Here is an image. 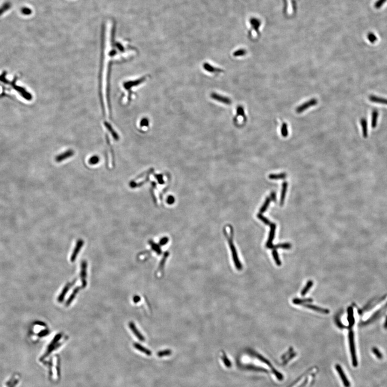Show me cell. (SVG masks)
Returning a JSON list of instances; mask_svg holds the SVG:
<instances>
[{
    "instance_id": "obj_1",
    "label": "cell",
    "mask_w": 387,
    "mask_h": 387,
    "mask_svg": "<svg viewBox=\"0 0 387 387\" xmlns=\"http://www.w3.org/2000/svg\"><path fill=\"white\" fill-rule=\"evenodd\" d=\"M233 123L236 126H241L246 122V116L245 109L243 106L238 105L235 109V114L233 117Z\"/></svg>"
},
{
    "instance_id": "obj_2",
    "label": "cell",
    "mask_w": 387,
    "mask_h": 387,
    "mask_svg": "<svg viewBox=\"0 0 387 387\" xmlns=\"http://www.w3.org/2000/svg\"><path fill=\"white\" fill-rule=\"evenodd\" d=\"M202 68L207 74L211 76H217L224 73V71L222 68L208 62H205L203 64Z\"/></svg>"
},
{
    "instance_id": "obj_3",
    "label": "cell",
    "mask_w": 387,
    "mask_h": 387,
    "mask_svg": "<svg viewBox=\"0 0 387 387\" xmlns=\"http://www.w3.org/2000/svg\"><path fill=\"white\" fill-rule=\"evenodd\" d=\"M210 98L213 101L221 105H230L232 103V100L230 97L216 92H212L210 94Z\"/></svg>"
},
{
    "instance_id": "obj_4",
    "label": "cell",
    "mask_w": 387,
    "mask_h": 387,
    "mask_svg": "<svg viewBox=\"0 0 387 387\" xmlns=\"http://www.w3.org/2000/svg\"><path fill=\"white\" fill-rule=\"evenodd\" d=\"M349 342H350V354H351L352 360V364L353 366L356 367L358 366V360L356 355L355 344H354V334L352 331H350L349 333Z\"/></svg>"
},
{
    "instance_id": "obj_5",
    "label": "cell",
    "mask_w": 387,
    "mask_h": 387,
    "mask_svg": "<svg viewBox=\"0 0 387 387\" xmlns=\"http://www.w3.org/2000/svg\"><path fill=\"white\" fill-rule=\"evenodd\" d=\"M228 242L230 245V247L231 251L232 252V255L233 260L235 264L236 268L238 270H241L242 269V265L241 264V262L238 259V254L237 252L235 250V247L234 246V244L233 243L232 241L231 238H228Z\"/></svg>"
},
{
    "instance_id": "obj_6",
    "label": "cell",
    "mask_w": 387,
    "mask_h": 387,
    "mask_svg": "<svg viewBox=\"0 0 387 387\" xmlns=\"http://www.w3.org/2000/svg\"><path fill=\"white\" fill-rule=\"evenodd\" d=\"M317 103H318L317 99H310L309 101H306V102H304L303 104L300 105H299L298 107L296 108L295 110L297 114L302 113L305 110L308 109L309 108L311 107H313V106H315V105H317Z\"/></svg>"
},
{
    "instance_id": "obj_7",
    "label": "cell",
    "mask_w": 387,
    "mask_h": 387,
    "mask_svg": "<svg viewBox=\"0 0 387 387\" xmlns=\"http://www.w3.org/2000/svg\"><path fill=\"white\" fill-rule=\"evenodd\" d=\"M87 262L83 261L81 263V273H80L81 282H82V285L83 288H85L87 286Z\"/></svg>"
},
{
    "instance_id": "obj_8",
    "label": "cell",
    "mask_w": 387,
    "mask_h": 387,
    "mask_svg": "<svg viewBox=\"0 0 387 387\" xmlns=\"http://www.w3.org/2000/svg\"><path fill=\"white\" fill-rule=\"evenodd\" d=\"M335 368L337 371L339 375H340L341 379L342 380L343 382V384L345 386V387H350V382L348 381L347 377L345 375V373L343 371V369L339 365H335Z\"/></svg>"
},
{
    "instance_id": "obj_9",
    "label": "cell",
    "mask_w": 387,
    "mask_h": 387,
    "mask_svg": "<svg viewBox=\"0 0 387 387\" xmlns=\"http://www.w3.org/2000/svg\"><path fill=\"white\" fill-rule=\"evenodd\" d=\"M270 234H269V237L268 239L267 244H266V247L270 249H272L273 246V241L274 238L275 233L276 230V224L275 223H272L270 225Z\"/></svg>"
},
{
    "instance_id": "obj_10",
    "label": "cell",
    "mask_w": 387,
    "mask_h": 387,
    "mask_svg": "<svg viewBox=\"0 0 387 387\" xmlns=\"http://www.w3.org/2000/svg\"><path fill=\"white\" fill-rule=\"evenodd\" d=\"M84 241L81 239H79L77 243H76V246L74 248L73 252L72 253V254L71 256V261L72 262H74L76 259V257L78 255L79 252L80 251V250L82 247L84 245Z\"/></svg>"
},
{
    "instance_id": "obj_11",
    "label": "cell",
    "mask_w": 387,
    "mask_h": 387,
    "mask_svg": "<svg viewBox=\"0 0 387 387\" xmlns=\"http://www.w3.org/2000/svg\"><path fill=\"white\" fill-rule=\"evenodd\" d=\"M129 327L131 329V331L134 333V335H136V337L138 338L139 340L144 341V340H145V338L143 337V335H141V333L139 332L138 329H137V328L136 325L134 324V323L133 322H130L129 324Z\"/></svg>"
},
{
    "instance_id": "obj_12",
    "label": "cell",
    "mask_w": 387,
    "mask_h": 387,
    "mask_svg": "<svg viewBox=\"0 0 387 387\" xmlns=\"http://www.w3.org/2000/svg\"><path fill=\"white\" fill-rule=\"evenodd\" d=\"M168 256H169L168 253H167V252L165 253L164 254V256L162 258V260H161V261L160 262L159 266L158 267V269L157 270V273H158V275L159 276H161L163 274V272H164L163 270H164V266H165L166 261Z\"/></svg>"
},
{
    "instance_id": "obj_13",
    "label": "cell",
    "mask_w": 387,
    "mask_h": 387,
    "mask_svg": "<svg viewBox=\"0 0 387 387\" xmlns=\"http://www.w3.org/2000/svg\"><path fill=\"white\" fill-rule=\"evenodd\" d=\"M369 99L370 101L373 103H379V104H382V105H387V99L385 98H382L380 97L376 96L374 95H371L369 96Z\"/></svg>"
},
{
    "instance_id": "obj_14",
    "label": "cell",
    "mask_w": 387,
    "mask_h": 387,
    "mask_svg": "<svg viewBox=\"0 0 387 387\" xmlns=\"http://www.w3.org/2000/svg\"><path fill=\"white\" fill-rule=\"evenodd\" d=\"M73 154L74 152L72 150H68V151L65 152L61 155H59L58 156L56 157L55 160L57 162H61L63 160L66 159L67 158L72 157Z\"/></svg>"
},
{
    "instance_id": "obj_15",
    "label": "cell",
    "mask_w": 387,
    "mask_h": 387,
    "mask_svg": "<svg viewBox=\"0 0 387 387\" xmlns=\"http://www.w3.org/2000/svg\"><path fill=\"white\" fill-rule=\"evenodd\" d=\"M303 306L306 307V308H308L309 309H312V310H315V311L321 312V313H324V314H329V312L328 309H323L322 308L318 307V306H313V305H311V304H303Z\"/></svg>"
},
{
    "instance_id": "obj_16",
    "label": "cell",
    "mask_w": 387,
    "mask_h": 387,
    "mask_svg": "<svg viewBox=\"0 0 387 387\" xmlns=\"http://www.w3.org/2000/svg\"><path fill=\"white\" fill-rule=\"evenodd\" d=\"M71 285H72V284H71V283H67L65 285V287L64 288L62 291H61V293L58 296V301L59 303L63 302L65 296L66 295L67 293L68 292V290L69 289V288H71Z\"/></svg>"
},
{
    "instance_id": "obj_17",
    "label": "cell",
    "mask_w": 387,
    "mask_h": 387,
    "mask_svg": "<svg viewBox=\"0 0 387 387\" xmlns=\"http://www.w3.org/2000/svg\"><path fill=\"white\" fill-rule=\"evenodd\" d=\"M12 7V4L10 2H5L3 3L2 5L0 7V16L3 15L5 12L10 9Z\"/></svg>"
},
{
    "instance_id": "obj_18",
    "label": "cell",
    "mask_w": 387,
    "mask_h": 387,
    "mask_svg": "<svg viewBox=\"0 0 387 387\" xmlns=\"http://www.w3.org/2000/svg\"><path fill=\"white\" fill-rule=\"evenodd\" d=\"M379 115V113L377 110L375 109L373 111L371 114V126L375 128L377 126V120Z\"/></svg>"
},
{
    "instance_id": "obj_19",
    "label": "cell",
    "mask_w": 387,
    "mask_h": 387,
    "mask_svg": "<svg viewBox=\"0 0 387 387\" xmlns=\"http://www.w3.org/2000/svg\"><path fill=\"white\" fill-rule=\"evenodd\" d=\"M360 124L362 129L363 136L365 138H366L368 136V126H367V122L366 120L364 118L361 119Z\"/></svg>"
},
{
    "instance_id": "obj_20",
    "label": "cell",
    "mask_w": 387,
    "mask_h": 387,
    "mask_svg": "<svg viewBox=\"0 0 387 387\" xmlns=\"http://www.w3.org/2000/svg\"><path fill=\"white\" fill-rule=\"evenodd\" d=\"M287 186H288V183L286 182H284L282 184V190L281 192V199H280V205L282 206L284 204L285 202V194H286V191H287Z\"/></svg>"
},
{
    "instance_id": "obj_21",
    "label": "cell",
    "mask_w": 387,
    "mask_h": 387,
    "mask_svg": "<svg viewBox=\"0 0 387 387\" xmlns=\"http://www.w3.org/2000/svg\"><path fill=\"white\" fill-rule=\"evenodd\" d=\"M79 290H80V287H76L74 289L73 291L71 294L67 301H66V306H69L71 304V303L73 301L76 295L78 294Z\"/></svg>"
},
{
    "instance_id": "obj_22",
    "label": "cell",
    "mask_w": 387,
    "mask_h": 387,
    "mask_svg": "<svg viewBox=\"0 0 387 387\" xmlns=\"http://www.w3.org/2000/svg\"><path fill=\"white\" fill-rule=\"evenodd\" d=\"M134 347L136 349H137L138 350H140V352H143L145 354H146L147 356H151L152 354V353H151V352L150 350H147V348H145L143 346L140 345L139 344L136 343V344H134Z\"/></svg>"
},
{
    "instance_id": "obj_23",
    "label": "cell",
    "mask_w": 387,
    "mask_h": 387,
    "mask_svg": "<svg viewBox=\"0 0 387 387\" xmlns=\"http://www.w3.org/2000/svg\"><path fill=\"white\" fill-rule=\"evenodd\" d=\"M270 200H271V199L270 197H267V199H266V201L264 202V204H263V205L262 206L261 208L260 209V214H263L264 212L266 211V210L267 209L268 207L270 205Z\"/></svg>"
},
{
    "instance_id": "obj_24",
    "label": "cell",
    "mask_w": 387,
    "mask_h": 387,
    "mask_svg": "<svg viewBox=\"0 0 387 387\" xmlns=\"http://www.w3.org/2000/svg\"><path fill=\"white\" fill-rule=\"evenodd\" d=\"M286 178L285 173H281L279 174H270L269 175V179L272 180H277V179H283Z\"/></svg>"
},
{
    "instance_id": "obj_25",
    "label": "cell",
    "mask_w": 387,
    "mask_h": 387,
    "mask_svg": "<svg viewBox=\"0 0 387 387\" xmlns=\"http://www.w3.org/2000/svg\"><path fill=\"white\" fill-rule=\"evenodd\" d=\"M313 285V282L312 281H309L307 283L306 286L301 291V294L302 295L304 296L306 295V293L309 291V289L311 288V287Z\"/></svg>"
},
{
    "instance_id": "obj_26",
    "label": "cell",
    "mask_w": 387,
    "mask_h": 387,
    "mask_svg": "<svg viewBox=\"0 0 387 387\" xmlns=\"http://www.w3.org/2000/svg\"><path fill=\"white\" fill-rule=\"evenodd\" d=\"M222 359L223 361L224 364H225V366L228 368H230L231 367V363L229 359L227 358V356H226L225 352H223L222 356Z\"/></svg>"
},
{
    "instance_id": "obj_27",
    "label": "cell",
    "mask_w": 387,
    "mask_h": 387,
    "mask_svg": "<svg viewBox=\"0 0 387 387\" xmlns=\"http://www.w3.org/2000/svg\"><path fill=\"white\" fill-rule=\"evenodd\" d=\"M291 247V245L289 243H283L277 244L276 245H273L272 249H276L278 248H282L285 249H289Z\"/></svg>"
},
{
    "instance_id": "obj_28",
    "label": "cell",
    "mask_w": 387,
    "mask_h": 387,
    "mask_svg": "<svg viewBox=\"0 0 387 387\" xmlns=\"http://www.w3.org/2000/svg\"><path fill=\"white\" fill-rule=\"evenodd\" d=\"M246 54V50H244V49H239V50L235 51V52L233 53V56L234 57H243L244 55H245Z\"/></svg>"
},
{
    "instance_id": "obj_29",
    "label": "cell",
    "mask_w": 387,
    "mask_h": 387,
    "mask_svg": "<svg viewBox=\"0 0 387 387\" xmlns=\"http://www.w3.org/2000/svg\"><path fill=\"white\" fill-rule=\"evenodd\" d=\"M149 244H150V245L151 246L152 250L154 251L158 255H160V254L161 253V251L159 245H158L156 244L153 243V241H149Z\"/></svg>"
},
{
    "instance_id": "obj_30",
    "label": "cell",
    "mask_w": 387,
    "mask_h": 387,
    "mask_svg": "<svg viewBox=\"0 0 387 387\" xmlns=\"http://www.w3.org/2000/svg\"><path fill=\"white\" fill-rule=\"evenodd\" d=\"M281 134H282L283 137H286L287 136H288V126H287V124L286 123H283L282 126L281 127Z\"/></svg>"
},
{
    "instance_id": "obj_31",
    "label": "cell",
    "mask_w": 387,
    "mask_h": 387,
    "mask_svg": "<svg viewBox=\"0 0 387 387\" xmlns=\"http://www.w3.org/2000/svg\"><path fill=\"white\" fill-rule=\"evenodd\" d=\"M254 354H255V356H256V358L258 359H259L260 361H262V362H264V363H265L266 364H267V365H268V366H270V368H272V369L274 368L273 367V366H272V364H270V362H269V361H268L267 359H266L264 358L263 356H261L259 355L258 354L255 353Z\"/></svg>"
},
{
    "instance_id": "obj_32",
    "label": "cell",
    "mask_w": 387,
    "mask_h": 387,
    "mask_svg": "<svg viewBox=\"0 0 387 387\" xmlns=\"http://www.w3.org/2000/svg\"><path fill=\"white\" fill-rule=\"evenodd\" d=\"M312 300L311 299H309H309H303V300L295 298V299H294L293 300V303L295 304H301L304 303L306 302H312Z\"/></svg>"
},
{
    "instance_id": "obj_33",
    "label": "cell",
    "mask_w": 387,
    "mask_h": 387,
    "mask_svg": "<svg viewBox=\"0 0 387 387\" xmlns=\"http://www.w3.org/2000/svg\"><path fill=\"white\" fill-rule=\"evenodd\" d=\"M171 354H172V351L170 350H161L159 352L157 353V356L159 357H163L165 356H170Z\"/></svg>"
},
{
    "instance_id": "obj_34",
    "label": "cell",
    "mask_w": 387,
    "mask_h": 387,
    "mask_svg": "<svg viewBox=\"0 0 387 387\" xmlns=\"http://www.w3.org/2000/svg\"><path fill=\"white\" fill-rule=\"evenodd\" d=\"M21 13L24 15L28 16V15H30L31 14L32 10L30 8L24 7L21 8Z\"/></svg>"
},
{
    "instance_id": "obj_35",
    "label": "cell",
    "mask_w": 387,
    "mask_h": 387,
    "mask_svg": "<svg viewBox=\"0 0 387 387\" xmlns=\"http://www.w3.org/2000/svg\"><path fill=\"white\" fill-rule=\"evenodd\" d=\"M246 368L250 370H253V371H264L267 372V371L264 368H262L261 367H258L254 366L252 365H247L246 366Z\"/></svg>"
},
{
    "instance_id": "obj_36",
    "label": "cell",
    "mask_w": 387,
    "mask_h": 387,
    "mask_svg": "<svg viewBox=\"0 0 387 387\" xmlns=\"http://www.w3.org/2000/svg\"><path fill=\"white\" fill-rule=\"evenodd\" d=\"M348 321H349V322H350V325H352L353 324V323H354L353 310H352V309L351 308H350L348 309Z\"/></svg>"
},
{
    "instance_id": "obj_37",
    "label": "cell",
    "mask_w": 387,
    "mask_h": 387,
    "mask_svg": "<svg viewBox=\"0 0 387 387\" xmlns=\"http://www.w3.org/2000/svg\"><path fill=\"white\" fill-rule=\"evenodd\" d=\"M273 258H274V260L275 261L276 264L277 265H279V266L281 265V261H280V259H279V256H278V253H277V251H276V250H274L273 251Z\"/></svg>"
},
{
    "instance_id": "obj_38",
    "label": "cell",
    "mask_w": 387,
    "mask_h": 387,
    "mask_svg": "<svg viewBox=\"0 0 387 387\" xmlns=\"http://www.w3.org/2000/svg\"><path fill=\"white\" fill-rule=\"evenodd\" d=\"M258 217L266 225H270L272 223V222H270V220H268L267 218H266V217L263 216L261 214H258Z\"/></svg>"
},
{
    "instance_id": "obj_39",
    "label": "cell",
    "mask_w": 387,
    "mask_h": 387,
    "mask_svg": "<svg viewBox=\"0 0 387 387\" xmlns=\"http://www.w3.org/2000/svg\"><path fill=\"white\" fill-rule=\"evenodd\" d=\"M99 161V157L97 156H93L89 159V164H91V165H96Z\"/></svg>"
},
{
    "instance_id": "obj_40",
    "label": "cell",
    "mask_w": 387,
    "mask_h": 387,
    "mask_svg": "<svg viewBox=\"0 0 387 387\" xmlns=\"http://www.w3.org/2000/svg\"><path fill=\"white\" fill-rule=\"evenodd\" d=\"M372 350H373V352L374 353V354L377 356V358L379 359H381L382 358V354L381 353V352H380L378 349H377L375 347H373L372 349Z\"/></svg>"
},
{
    "instance_id": "obj_41",
    "label": "cell",
    "mask_w": 387,
    "mask_h": 387,
    "mask_svg": "<svg viewBox=\"0 0 387 387\" xmlns=\"http://www.w3.org/2000/svg\"><path fill=\"white\" fill-rule=\"evenodd\" d=\"M272 371H273V372L274 373V374H275V375H276V377L278 379V380H279L280 381L282 380L283 377L282 375V374L280 373L279 372H278V371H277L276 369H275L274 368L272 369Z\"/></svg>"
},
{
    "instance_id": "obj_42",
    "label": "cell",
    "mask_w": 387,
    "mask_h": 387,
    "mask_svg": "<svg viewBox=\"0 0 387 387\" xmlns=\"http://www.w3.org/2000/svg\"><path fill=\"white\" fill-rule=\"evenodd\" d=\"M368 39L370 42L371 43H374L377 40V37L375 36V35L373 34H369L368 35Z\"/></svg>"
},
{
    "instance_id": "obj_43",
    "label": "cell",
    "mask_w": 387,
    "mask_h": 387,
    "mask_svg": "<svg viewBox=\"0 0 387 387\" xmlns=\"http://www.w3.org/2000/svg\"><path fill=\"white\" fill-rule=\"evenodd\" d=\"M19 380L18 379H16L15 380H13V382H12V383H11L9 387H15L16 385H17V384L19 383Z\"/></svg>"
},
{
    "instance_id": "obj_44",
    "label": "cell",
    "mask_w": 387,
    "mask_h": 387,
    "mask_svg": "<svg viewBox=\"0 0 387 387\" xmlns=\"http://www.w3.org/2000/svg\"><path fill=\"white\" fill-rule=\"evenodd\" d=\"M168 240V239L167 238H163L162 240L160 241V245H165L167 243Z\"/></svg>"
},
{
    "instance_id": "obj_45",
    "label": "cell",
    "mask_w": 387,
    "mask_h": 387,
    "mask_svg": "<svg viewBox=\"0 0 387 387\" xmlns=\"http://www.w3.org/2000/svg\"><path fill=\"white\" fill-rule=\"evenodd\" d=\"M270 196H271V198H270L271 200H273L274 201H276V195H275V193L274 192H272Z\"/></svg>"
},
{
    "instance_id": "obj_46",
    "label": "cell",
    "mask_w": 387,
    "mask_h": 387,
    "mask_svg": "<svg viewBox=\"0 0 387 387\" xmlns=\"http://www.w3.org/2000/svg\"><path fill=\"white\" fill-rule=\"evenodd\" d=\"M140 300V298L139 297V296H136L134 297V302H135V303L138 302Z\"/></svg>"
}]
</instances>
